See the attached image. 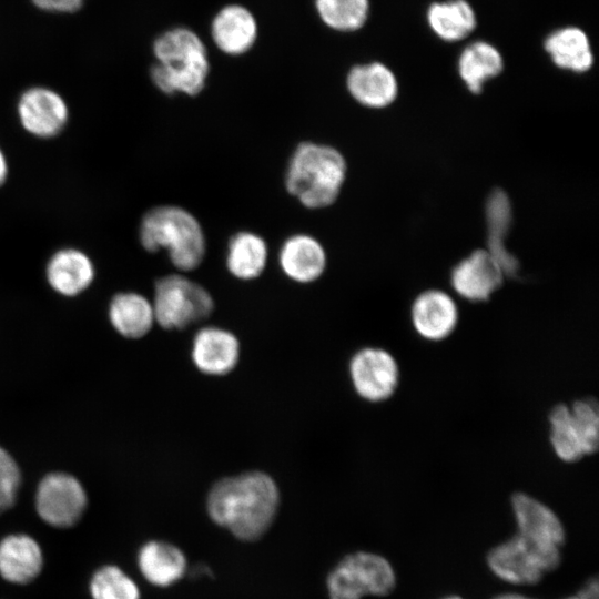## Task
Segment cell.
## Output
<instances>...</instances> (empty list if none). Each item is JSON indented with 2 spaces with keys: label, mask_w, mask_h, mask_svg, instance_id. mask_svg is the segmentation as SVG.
<instances>
[{
  "label": "cell",
  "mask_w": 599,
  "mask_h": 599,
  "mask_svg": "<svg viewBox=\"0 0 599 599\" xmlns=\"http://www.w3.org/2000/svg\"><path fill=\"white\" fill-rule=\"evenodd\" d=\"M282 272L292 281L307 284L318 280L327 263L322 243L309 234L287 237L278 252Z\"/></svg>",
  "instance_id": "obj_17"
},
{
  "label": "cell",
  "mask_w": 599,
  "mask_h": 599,
  "mask_svg": "<svg viewBox=\"0 0 599 599\" xmlns=\"http://www.w3.org/2000/svg\"><path fill=\"white\" fill-rule=\"evenodd\" d=\"M88 498L80 481L64 473L47 475L35 493L39 517L55 528H68L78 522L87 507Z\"/></svg>",
  "instance_id": "obj_8"
},
{
  "label": "cell",
  "mask_w": 599,
  "mask_h": 599,
  "mask_svg": "<svg viewBox=\"0 0 599 599\" xmlns=\"http://www.w3.org/2000/svg\"><path fill=\"white\" fill-rule=\"evenodd\" d=\"M152 306L154 319L161 327L183 329L206 319L214 309V301L202 285L171 274L155 282Z\"/></svg>",
  "instance_id": "obj_6"
},
{
  "label": "cell",
  "mask_w": 599,
  "mask_h": 599,
  "mask_svg": "<svg viewBox=\"0 0 599 599\" xmlns=\"http://www.w3.org/2000/svg\"><path fill=\"white\" fill-rule=\"evenodd\" d=\"M314 4L322 22L341 32L361 29L369 14V0H314Z\"/></svg>",
  "instance_id": "obj_28"
},
{
  "label": "cell",
  "mask_w": 599,
  "mask_h": 599,
  "mask_svg": "<svg viewBox=\"0 0 599 599\" xmlns=\"http://www.w3.org/2000/svg\"><path fill=\"white\" fill-rule=\"evenodd\" d=\"M32 3L43 11L57 13H72L78 11L83 0H31Z\"/></svg>",
  "instance_id": "obj_31"
},
{
  "label": "cell",
  "mask_w": 599,
  "mask_h": 599,
  "mask_svg": "<svg viewBox=\"0 0 599 599\" xmlns=\"http://www.w3.org/2000/svg\"><path fill=\"white\" fill-rule=\"evenodd\" d=\"M268 257L267 244L256 233L242 231L229 241L226 268L237 280L257 278L265 270Z\"/></svg>",
  "instance_id": "obj_24"
},
{
  "label": "cell",
  "mask_w": 599,
  "mask_h": 599,
  "mask_svg": "<svg viewBox=\"0 0 599 599\" xmlns=\"http://www.w3.org/2000/svg\"><path fill=\"white\" fill-rule=\"evenodd\" d=\"M8 508L0 500V514L7 510Z\"/></svg>",
  "instance_id": "obj_35"
},
{
  "label": "cell",
  "mask_w": 599,
  "mask_h": 599,
  "mask_svg": "<svg viewBox=\"0 0 599 599\" xmlns=\"http://www.w3.org/2000/svg\"><path fill=\"white\" fill-rule=\"evenodd\" d=\"M549 426L551 447L562 461L575 463L597 451L599 410L595 399L556 405L549 413Z\"/></svg>",
  "instance_id": "obj_5"
},
{
  "label": "cell",
  "mask_w": 599,
  "mask_h": 599,
  "mask_svg": "<svg viewBox=\"0 0 599 599\" xmlns=\"http://www.w3.org/2000/svg\"><path fill=\"white\" fill-rule=\"evenodd\" d=\"M426 19L430 30L447 42L465 39L477 26L475 10L466 0L434 2L427 9Z\"/></svg>",
  "instance_id": "obj_25"
},
{
  "label": "cell",
  "mask_w": 599,
  "mask_h": 599,
  "mask_svg": "<svg viewBox=\"0 0 599 599\" xmlns=\"http://www.w3.org/2000/svg\"><path fill=\"white\" fill-rule=\"evenodd\" d=\"M69 114L64 98L48 87H30L17 101V115L22 129L39 139L60 134L68 124Z\"/></svg>",
  "instance_id": "obj_10"
},
{
  "label": "cell",
  "mask_w": 599,
  "mask_h": 599,
  "mask_svg": "<svg viewBox=\"0 0 599 599\" xmlns=\"http://www.w3.org/2000/svg\"><path fill=\"white\" fill-rule=\"evenodd\" d=\"M348 369L353 388L367 402H384L398 386L399 367L395 357L386 349L361 348L352 356Z\"/></svg>",
  "instance_id": "obj_9"
},
{
  "label": "cell",
  "mask_w": 599,
  "mask_h": 599,
  "mask_svg": "<svg viewBox=\"0 0 599 599\" xmlns=\"http://www.w3.org/2000/svg\"><path fill=\"white\" fill-rule=\"evenodd\" d=\"M109 317L113 327L128 338H140L154 323L153 306L143 295L125 292L113 296Z\"/></svg>",
  "instance_id": "obj_26"
},
{
  "label": "cell",
  "mask_w": 599,
  "mask_h": 599,
  "mask_svg": "<svg viewBox=\"0 0 599 599\" xmlns=\"http://www.w3.org/2000/svg\"><path fill=\"white\" fill-rule=\"evenodd\" d=\"M346 87L355 101L372 109L389 105L398 92L395 74L380 62L353 67L346 77Z\"/></svg>",
  "instance_id": "obj_18"
},
{
  "label": "cell",
  "mask_w": 599,
  "mask_h": 599,
  "mask_svg": "<svg viewBox=\"0 0 599 599\" xmlns=\"http://www.w3.org/2000/svg\"><path fill=\"white\" fill-rule=\"evenodd\" d=\"M257 21L254 14L242 4H227L214 16L211 22V37L223 53L241 55L254 45L257 38Z\"/></svg>",
  "instance_id": "obj_16"
},
{
  "label": "cell",
  "mask_w": 599,
  "mask_h": 599,
  "mask_svg": "<svg viewBox=\"0 0 599 599\" xmlns=\"http://www.w3.org/2000/svg\"><path fill=\"white\" fill-rule=\"evenodd\" d=\"M580 599H598V581H588L577 595Z\"/></svg>",
  "instance_id": "obj_32"
},
{
  "label": "cell",
  "mask_w": 599,
  "mask_h": 599,
  "mask_svg": "<svg viewBox=\"0 0 599 599\" xmlns=\"http://www.w3.org/2000/svg\"><path fill=\"white\" fill-rule=\"evenodd\" d=\"M511 506L521 539L544 550L560 551L565 530L549 507L524 493L512 496Z\"/></svg>",
  "instance_id": "obj_11"
},
{
  "label": "cell",
  "mask_w": 599,
  "mask_h": 599,
  "mask_svg": "<svg viewBox=\"0 0 599 599\" xmlns=\"http://www.w3.org/2000/svg\"><path fill=\"white\" fill-rule=\"evenodd\" d=\"M9 175V163L3 150L0 148V187L6 183Z\"/></svg>",
  "instance_id": "obj_33"
},
{
  "label": "cell",
  "mask_w": 599,
  "mask_h": 599,
  "mask_svg": "<svg viewBox=\"0 0 599 599\" xmlns=\"http://www.w3.org/2000/svg\"><path fill=\"white\" fill-rule=\"evenodd\" d=\"M142 247L156 253L166 250L171 263L180 271L197 268L206 253V240L197 219L176 205L150 209L139 226Z\"/></svg>",
  "instance_id": "obj_4"
},
{
  "label": "cell",
  "mask_w": 599,
  "mask_h": 599,
  "mask_svg": "<svg viewBox=\"0 0 599 599\" xmlns=\"http://www.w3.org/2000/svg\"><path fill=\"white\" fill-rule=\"evenodd\" d=\"M545 50L560 69L582 73L593 64L591 44L586 32L578 27H564L545 40Z\"/></svg>",
  "instance_id": "obj_23"
},
{
  "label": "cell",
  "mask_w": 599,
  "mask_h": 599,
  "mask_svg": "<svg viewBox=\"0 0 599 599\" xmlns=\"http://www.w3.org/2000/svg\"><path fill=\"white\" fill-rule=\"evenodd\" d=\"M443 599H461V598L457 597V596H449V597H446V598H443Z\"/></svg>",
  "instance_id": "obj_36"
},
{
  "label": "cell",
  "mask_w": 599,
  "mask_h": 599,
  "mask_svg": "<svg viewBox=\"0 0 599 599\" xmlns=\"http://www.w3.org/2000/svg\"><path fill=\"white\" fill-rule=\"evenodd\" d=\"M412 324L424 339L439 342L447 338L458 324V308L455 301L439 290L420 293L410 308Z\"/></svg>",
  "instance_id": "obj_15"
},
{
  "label": "cell",
  "mask_w": 599,
  "mask_h": 599,
  "mask_svg": "<svg viewBox=\"0 0 599 599\" xmlns=\"http://www.w3.org/2000/svg\"><path fill=\"white\" fill-rule=\"evenodd\" d=\"M504 277L499 265L488 251L477 250L453 268L450 283L463 298L485 302L500 287Z\"/></svg>",
  "instance_id": "obj_13"
},
{
  "label": "cell",
  "mask_w": 599,
  "mask_h": 599,
  "mask_svg": "<svg viewBox=\"0 0 599 599\" xmlns=\"http://www.w3.org/2000/svg\"><path fill=\"white\" fill-rule=\"evenodd\" d=\"M347 165L335 148L311 141L293 151L285 172V187L307 209H324L338 197Z\"/></svg>",
  "instance_id": "obj_3"
},
{
  "label": "cell",
  "mask_w": 599,
  "mask_h": 599,
  "mask_svg": "<svg viewBox=\"0 0 599 599\" xmlns=\"http://www.w3.org/2000/svg\"><path fill=\"white\" fill-rule=\"evenodd\" d=\"M487 562L498 578L515 585L537 583L550 571L545 559L518 535L493 548Z\"/></svg>",
  "instance_id": "obj_12"
},
{
  "label": "cell",
  "mask_w": 599,
  "mask_h": 599,
  "mask_svg": "<svg viewBox=\"0 0 599 599\" xmlns=\"http://www.w3.org/2000/svg\"><path fill=\"white\" fill-rule=\"evenodd\" d=\"M42 550L30 536L14 534L0 541V575L17 585L31 582L41 572Z\"/></svg>",
  "instance_id": "obj_20"
},
{
  "label": "cell",
  "mask_w": 599,
  "mask_h": 599,
  "mask_svg": "<svg viewBox=\"0 0 599 599\" xmlns=\"http://www.w3.org/2000/svg\"><path fill=\"white\" fill-rule=\"evenodd\" d=\"M486 222L488 253L495 258L504 276H516L519 263L505 246L511 224V206L504 191L496 190L489 195L486 203Z\"/></svg>",
  "instance_id": "obj_22"
},
{
  "label": "cell",
  "mask_w": 599,
  "mask_h": 599,
  "mask_svg": "<svg viewBox=\"0 0 599 599\" xmlns=\"http://www.w3.org/2000/svg\"><path fill=\"white\" fill-rule=\"evenodd\" d=\"M504 68L501 53L486 41L467 45L458 59V72L473 93H479L486 81L497 77Z\"/></svg>",
  "instance_id": "obj_27"
},
{
  "label": "cell",
  "mask_w": 599,
  "mask_h": 599,
  "mask_svg": "<svg viewBox=\"0 0 599 599\" xmlns=\"http://www.w3.org/2000/svg\"><path fill=\"white\" fill-rule=\"evenodd\" d=\"M138 566L150 583L169 587L185 575L187 564L183 551L176 546L152 540L140 548Z\"/></svg>",
  "instance_id": "obj_21"
},
{
  "label": "cell",
  "mask_w": 599,
  "mask_h": 599,
  "mask_svg": "<svg viewBox=\"0 0 599 599\" xmlns=\"http://www.w3.org/2000/svg\"><path fill=\"white\" fill-rule=\"evenodd\" d=\"M93 599H140L136 583L115 566H104L90 582Z\"/></svg>",
  "instance_id": "obj_29"
},
{
  "label": "cell",
  "mask_w": 599,
  "mask_h": 599,
  "mask_svg": "<svg viewBox=\"0 0 599 599\" xmlns=\"http://www.w3.org/2000/svg\"><path fill=\"white\" fill-rule=\"evenodd\" d=\"M94 274L92 260L75 247L58 250L45 267L48 283L64 296H75L87 290L93 282Z\"/></svg>",
  "instance_id": "obj_19"
},
{
  "label": "cell",
  "mask_w": 599,
  "mask_h": 599,
  "mask_svg": "<svg viewBox=\"0 0 599 599\" xmlns=\"http://www.w3.org/2000/svg\"><path fill=\"white\" fill-rule=\"evenodd\" d=\"M156 62L150 69L152 83L169 95L195 97L206 85L210 61L202 39L191 29L176 27L153 42Z\"/></svg>",
  "instance_id": "obj_2"
},
{
  "label": "cell",
  "mask_w": 599,
  "mask_h": 599,
  "mask_svg": "<svg viewBox=\"0 0 599 599\" xmlns=\"http://www.w3.org/2000/svg\"><path fill=\"white\" fill-rule=\"evenodd\" d=\"M493 599H528L521 595H517V593H506V595H500V596H497Z\"/></svg>",
  "instance_id": "obj_34"
},
{
  "label": "cell",
  "mask_w": 599,
  "mask_h": 599,
  "mask_svg": "<svg viewBox=\"0 0 599 599\" xmlns=\"http://www.w3.org/2000/svg\"><path fill=\"white\" fill-rule=\"evenodd\" d=\"M395 582L394 569L384 557L358 551L336 564L327 576L326 588L329 599H362L366 595L386 596Z\"/></svg>",
  "instance_id": "obj_7"
},
{
  "label": "cell",
  "mask_w": 599,
  "mask_h": 599,
  "mask_svg": "<svg viewBox=\"0 0 599 599\" xmlns=\"http://www.w3.org/2000/svg\"><path fill=\"white\" fill-rule=\"evenodd\" d=\"M191 358L194 366L209 376H224L232 372L240 358V342L230 331L207 326L193 337Z\"/></svg>",
  "instance_id": "obj_14"
},
{
  "label": "cell",
  "mask_w": 599,
  "mask_h": 599,
  "mask_svg": "<svg viewBox=\"0 0 599 599\" xmlns=\"http://www.w3.org/2000/svg\"><path fill=\"white\" fill-rule=\"evenodd\" d=\"M565 599H580L578 596L576 597H569V598H565Z\"/></svg>",
  "instance_id": "obj_37"
},
{
  "label": "cell",
  "mask_w": 599,
  "mask_h": 599,
  "mask_svg": "<svg viewBox=\"0 0 599 599\" xmlns=\"http://www.w3.org/2000/svg\"><path fill=\"white\" fill-rule=\"evenodd\" d=\"M20 470L13 458L0 447V500L9 509L20 487Z\"/></svg>",
  "instance_id": "obj_30"
},
{
  "label": "cell",
  "mask_w": 599,
  "mask_h": 599,
  "mask_svg": "<svg viewBox=\"0 0 599 599\" xmlns=\"http://www.w3.org/2000/svg\"><path fill=\"white\" fill-rule=\"evenodd\" d=\"M280 506L274 479L260 470L216 481L206 498L212 521L242 541H255L271 528Z\"/></svg>",
  "instance_id": "obj_1"
}]
</instances>
